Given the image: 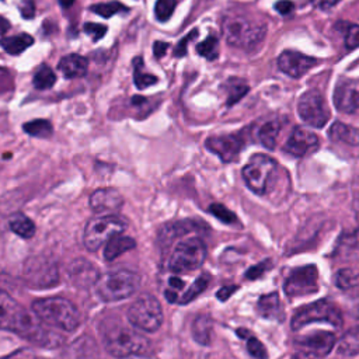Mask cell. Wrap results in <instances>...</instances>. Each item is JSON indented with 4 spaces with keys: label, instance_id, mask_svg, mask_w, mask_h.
<instances>
[{
    "label": "cell",
    "instance_id": "obj_43",
    "mask_svg": "<svg viewBox=\"0 0 359 359\" xmlns=\"http://www.w3.org/2000/svg\"><path fill=\"white\" fill-rule=\"evenodd\" d=\"M196 36H198V29H196V28L191 29V31L177 43V46L174 48V56H177V57L185 56V55H187V50H188V43H189V41L195 39Z\"/></svg>",
    "mask_w": 359,
    "mask_h": 359
},
{
    "label": "cell",
    "instance_id": "obj_33",
    "mask_svg": "<svg viewBox=\"0 0 359 359\" xmlns=\"http://www.w3.org/2000/svg\"><path fill=\"white\" fill-rule=\"evenodd\" d=\"M227 93V105H233L240 101L248 93V84L237 77H231L224 84Z\"/></svg>",
    "mask_w": 359,
    "mask_h": 359
},
{
    "label": "cell",
    "instance_id": "obj_37",
    "mask_svg": "<svg viewBox=\"0 0 359 359\" xmlns=\"http://www.w3.org/2000/svg\"><path fill=\"white\" fill-rule=\"evenodd\" d=\"M90 10L104 18H109L112 17L114 14H118V13H126L129 11V8L126 6H123L122 3L119 1H111V3H98V4H93L90 7Z\"/></svg>",
    "mask_w": 359,
    "mask_h": 359
},
{
    "label": "cell",
    "instance_id": "obj_18",
    "mask_svg": "<svg viewBox=\"0 0 359 359\" xmlns=\"http://www.w3.org/2000/svg\"><path fill=\"white\" fill-rule=\"evenodd\" d=\"M316 63L317 59L290 49L283 50L278 57V66L280 72L293 79H299L306 74Z\"/></svg>",
    "mask_w": 359,
    "mask_h": 359
},
{
    "label": "cell",
    "instance_id": "obj_7",
    "mask_svg": "<svg viewBox=\"0 0 359 359\" xmlns=\"http://www.w3.org/2000/svg\"><path fill=\"white\" fill-rule=\"evenodd\" d=\"M126 226V220L118 215L93 217L87 222L84 227L83 243L88 251H97L112 237L122 234Z\"/></svg>",
    "mask_w": 359,
    "mask_h": 359
},
{
    "label": "cell",
    "instance_id": "obj_42",
    "mask_svg": "<svg viewBox=\"0 0 359 359\" xmlns=\"http://www.w3.org/2000/svg\"><path fill=\"white\" fill-rule=\"evenodd\" d=\"M209 212L213 216H216L219 220L224 222V223H234V222H237V216L231 210H229L226 206H223L222 203H212L209 206Z\"/></svg>",
    "mask_w": 359,
    "mask_h": 359
},
{
    "label": "cell",
    "instance_id": "obj_51",
    "mask_svg": "<svg viewBox=\"0 0 359 359\" xmlns=\"http://www.w3.org/2000/svg\"><path fill=\"white\" fill-rule=\"evenodd\" d=\"M168 46H170V43H168V42L156 41V42H154V45H153V53H154V56H156L157 59L163 57V56L165 55V52H167Z\"/></svg>",
    "mask_w": 359,
    "mask_h": 359
},
{
    "label": "cell",
    "instance_id": "obj_1",
    "mask_svg": "<svg viewBox=\"0 0 359 359\" xmlns=\"http://www.w3.org/2000/svg\"><path fill=\"white\" fill-rule=\"evenodd\" d=\"M0 330L18 334L45 348H55L63 342V337L48 330V325L35 314L27 311L4 290H0Z\"/></svg>",
    "mask_w": 359,
    "mask_h": 359
},
{
    "label": "cell",
    "instance_id": "obj_15",
    "mask_svg": "<svg viewBox=\"0 0 359 359\" xmlns=\"http://www.w3.org/2000/svg\"><path fill=\"white\" fill-rule=\"evenodd\" d=\"M334 104L344 114L359 111V79H341L334 90Z\"/></svg>",
    "mask_w": 359,
    "mask_h": 359
},
{
    "label": "cell",
    "instance_id": "obj_36",
    "mask_svg": "<svg viewBox=\"0 0 359 359\" xmlns=\"http://www.w3.org/2000/svg\"><path fill=\"white\" fill-rule=\"evenodd\" d=\"M209 282H210V275H209V273H202V275H199V276L194 280V283L185 290V293L182 294L180 303H181V304H185V303H189V302H192L194 299H196V297L208 287Z\"/></svg>",
    "mask_w": 359,
    "mask_h": 359
},
{
    "label": "cell",
    "instance_id": "obj_35",
    "mask_svg": "<svg viewBox=\"0 0 359 359\" xmlns=\"http://www.w3.org/2000/svg\"><path fill=\"white\" fill-rule=\"evenodd\" d=\"M22 129L25 133L34 137H49L53 132L52 123L46 119H34V121L25 122L22 125Z\"/></svg>",
    "mask_w": 359,
    "mask_h": 359
},
{
    "label": "cell",
    "instance_id": "obj_56",
    "mask_svg": "<svg viewBox=\"0 0 359 359\" xmlns=\"http://www.w3.org/2000/svg\"><path fill=\"white\" fill-rule=\"evenodd\" d=\"M59 3H60L62 7L67 8V7H70V6L74 3V0H59Z\"/></svg>",
    "mask_w": 359,
    "mask_h": 359
},
{
    "label": "cell",
    "instance_id": "obj_54",
    "mask_svg": "<svg viewBox=\"0 0 359 359\" xmlns=\"http://www.w3.org/2000/svg\"><path fill=\"white\" fill-rule=\"evenodd\" d=\"M10 29V22L0 15V35L6 34Z\"/></svg>",
    "mask_w": 359,
    "mask_h": 359
},
{
    "label": "cell",
    "instance_id": "obj_14",
    "mask_svg": "<svg viewBox=\"0 0 359 359\" xmlns=\"http://www.w3.org/2000/svg\"><path fill=\"white\" fill-rule=\"evenodd\" d=\"M335 345V335L328 331H318L300 337L294 341V346L299 353L311 359H320L330 353Z\"/></svg>",
    "mask_w": 359,
    "mask_h": 359
},
{
    "label": "cell",
    "instance_id": "obj_11",
    "mask_svg": "<svg viewBox=\"0 0 359 359\" xmlns=\"http://www.w3.org/2000/svg\"><path fill=\"white\" fill-rule=\"evenodd\" d=\"M24 280L34 289L53 287L59 282L57 264L46 255H34L25 261Z\"/></svg>",
    "mask_w": 359,
    "mask_h": 359
},
{
    "label": "cell",
    "instance_id": "obj_55",
    "mask_svg": "<svg viewBox=\"0 0 359 359\" xmlns=\"http://www.w3.org/2000/svg\"><path fill=\"white\" fill-rule=\"evenodd\" d=\"M144 101H146L144 97H139V95H133V97H132V104H133V105H140V104H143Z\"/></svg>",
    "mask_w": 359,
    "mask_h": 359
},
{
    "label": "cell",
    "instance_id": "obj_27",
    "mask_svg": "<svg viewBox=\"0 0 359 359\" xmlns=\"http://www.w3.org/2000/svg\"><path fill=\"white\" fill-rule=\"evenodd\" d=\"M34 43V38L28 34H20L15 36H4L0 39L1 48L10 55H20Z\"/></svg>",
    "mask_w": 359,
    "mask_h": 359
},
{
    "label": "cell",
    "instance_id": "obj_20",
    "mask_svg": "<svg viewBox=\"0 0 359 359\" xmlns=\"http://www.w3.org/2000/svg\"><path fill=\"white\" fill-rule=\"evenodd\" d=\"M123 203V196L115 188H100L90 196V206L94 212H114Z\"/></svg>",
    "mask_w": 359,
    "mask_h": 359
},
{
    "label": "cell",
    "instance_id": "obj_5",
    "mask_svg": "<svg viewBox=\"0 0 359 359\" xmlns=\"http://www.w3.org/2000/svg\"><path fill=\"white\" fill-rule=\"evenodd\" d=\"M139 273L128 269L107 272L95 283L98 296L104 302H116L132 296L140 286Z\"/></svg>",
    "mask_w": 359,
    "mask_h": 359
},
{
    "label": "cell",
    "instance_id": "obj_17",
    "mask_svg": "<svg viewBox=\"0 0 359 359\" xmlns=\"http://www.w3.org/2000/svg\"><path fill=\"white\" fill-rule=\"evenodd\" d=\"M318 146L320 140L317 135L304 128L296 126L283 144V150L293 157H304L310 153H314Z\"/></svg>",
    "mask_w": 359,
    "mask_h": 359
},
{
    "label": "cell",
    "instance_id": "obj_39",
    "mask_svg": "<svg viewBox=\"0 0 359 359\" xmlns=\"http://www.w3.org/2000/svg\"><path fill=\"white\" fill-rule=\"evenodd\" d=\"M196 52L208 60H215L219 56V41L215 35H209L206 39L196 45Z\"/></svg>",
    "mask_w": 359,
    "mask_h": 359
},
{
    "label": "cell",
    "instance_id": "obj_3",
    "mask_svg": "<svg viewBox=\"0 0 359 359\" xmlns=\"http://www.w3.org/2000/svg\"><path fill=\"white\" fill-rule=\"evenodd\" d=\"M101 334L107 351L115 358L144 355L150 349V341L146 337L119 321L102 327Z\"/></svg>",
    "mask_w": 359,
    "mask_h": 359
},
{
    "label": "cell",
    "instance_id": "obj_40",
    "mask_svg": "<svg viewBox=\"0 0 359 359\" xmlns=\"http://www.w3.org/2000/svg\"><path fill=\"white\" fill-rule=\"evenodd\" d=\"M177 6V0H157L154 6L156 18L161 22H165L171 18Z\"/></svg>",
    "mask_w": 359,
    "mask_h": 359
},
{
    "label": "cell",
    "instance_id": "obj_24",
    "mask_svg": "<svg viewBox=\"0 0 359 359\" xmlns=\"http://www.w3.org/2000/svg\"><path fill=\"white\" fill-rule=\"evenodd\" d=\"M328 136L334 142H342L351 146L359 144V129L342 122H334L328 130Z\"/></svg>",
    "mask_w": 359,
    "mask_h": 359
},
{
    "label": "cell",
    "instance_id": "obj_45",
    "mask_svg": "<svg viewBox=\"0 0 359 359\" xmlns=\"http://www.w3.org/2000/svg\"><path fill=\"white\" fill-rule=\"evenodd\" d=\"M83 29H84V32L87 35L91 36L93 41H100L105 35V32H107V25L97 24V22H86Z\"/></svg>",
    "mask_w": 359,
    "mask_h": 359
},
{
    "label": "cell",
    "instance_id": "obj_12",
    "mask_svg": "<svg viewBox=\"0 0 359 359\" xmlns=\"http://www.w3.org/2000/svg\"><path fill=\"white\" fill-rule=\"evenodd\" d=\"M283 290L287 297H300L313 294L318 290V271L313 264L293 268L283 282Z\"/></svg>",
    "mask_w": 359,
    "mask_h": 359
},
{
    "label": "cell",
    "instance_id": "obj_22",
    "mask_svg": "<svg viewBox=\"0 0 359 359\" xmlns=\"http://www.w3.org/2000/svg\"><path fill=\"white\" fill-rule=\"evenodd\" d=\"M57 67L66 79H77V77H83L87 73L88 62L84 56L72 53V55L62 57L59 60Z\"/></svg>",
    "mask_w": 359,
    "mask_h": 359
},
{
    "label": "cell",
    "instance_id": "obj_29",
    "mask_svg": "<svg viewBox=\"0 0 359 359\" xmlns=\"http://www.w3.org/2000/svg\"><path fill=\"white\" fill-rule=\"evenodd\" d=\"M337 351L341 355H356L359 353V325L352 327L338 341Z\"/></svg>",
    "mask_w": 359,
    "mask_h": 359
},
{
    "label": "cell",
    "instance_id": "obj_26",
    "mask_svg": "<svg viewBox=\"0 0 359 359\" xmlns=\"http://www.w3.org/2000/svg\"><path fill=\"white\" fill-rule=\"evenodd\" d=\"M213 321L209 316L201 314L192 323V337L201 345H209L212 339Z\"/></svg>",
    "mask_w": 359,
    "mask_h": 359
},
{
    "label": "cell",
    "instance_id": "obj_4",
    "mask_svg": "<svg viewBox=\"0 0 359 359\" xmlns=\"http://www.w3.org/2000/svg\"><path fill=\"white\" fill-rule=\"evenodd\" d=\"M222 32L229 45L250 49L264 39L266 28L245 15L227 14L222 20Z\"/></svg>",
    "mask_w": 359,
    "mask_h": 359
},
{
    "label": "cell",
    "instance_id": "obj_44",
    "mask_svg": "<svg viewBox=\"0 0 359 359\" xmlns=\"http://www.w3.org/2000/svg\"><path fill=\"white\" fill-rule=\"evenodd\" d=\"M345 45L349 49L359 48V25L348 24L345 31Z\"/></svg>",
    "mask_w": 359,
    "mask_h": 359
},
{
    "label": "cell",
    "instance_id": "obj_21",
    "mask_svg": "<svg viewBox=\"0 0 359 359\" xmlns=\"http://www.w3.org/2000/svg\"><path fill=\"white\" fill-rule=\"evenodd\" d=\"M257 313L266 320L282 321L285 314L282 311V306L279 302V296L276 292L262 294L257 302Z\"/></svg>",
    "mask_w": 359,
    "mask_h": 359
},
{
    "label": "cell",
    "instance_id": "obj_2",
    "mask_svg": "<svg viewBox=\"0 0 359 359\" xmlns=\"http://www.w3.org/2000/svg\"><path fill=\"white\" fill-rule=\"evenodd\" d=\"M32 311L45 325L67 332L74 331L80 324L77 307L65 297L38 299L32 303Z\"/></svg>",
    "mask_w": 359,
    "mask_h": 359
},
{
    "label": "cell",
    "instance_id": "obj_13",
    "mask_svg": "<svg viewBox=\"0 0 359 359\" xmlns=\"http://www.w3.org/2000/svg\"><path fill=\"white\" fill-rule=\"evenodd\" d=\"M297 114L304 123L313 128H323L330 119L328 107L318 90H309L299 98Z\"/></svg>",
    "mask_w": 359,
    "mask_h": 359
},
{
    "label": "cell",
    "instance_id": "obj_31",
    "mask_svg": "<svg viewBox=\"0 0 359 359\" xmlns=\"http://www.w3.org/2000/svg\"><path fill=\"white\" fill-rule=\"evenodd\" d=\"M279 130H280V125L278 121L265 122L258 130V139H259L261 144L269 150L275 149Z\"/></svg>",
    "mask_w": 359,
    "mask_h": 359
},
{
    "label": "cell",
    "instance_id": "obj_23",
    "mask_svg": "<svg viewBox=\"0 0 359 359\" xmlns=\"http://www.w3.org/2000/svg\"><path fill=\"white\" fill-rule=\"evenodd\" d=\"M198 230V226L195 222L192 220H182V222H171L168 224H165L160 234H158V240L160 243L163 244H168L171 243L172 240L178 238V237H182L184 234H188V233H192V231H196Z\"/></svg>",
    "mask_w": 359,
    "mask_h": 359
},
{
    "label": "cell",
    "instance_id": "obj_49",
    "mask_svg": "<svg viewBox=\"0 0 359 359\" xmlns=\"http://www.w3.org/2000/svg\"><path fill=\"white\" fill-rule=\"evenodd\" d=\"M293 8H294V4L290 0H279L278 3H275V10L282 15L292 13Z\"/></svg>",
    "mask_w": 359,
    "mask_h": 359
},
{
    "label": "cell",
    "instance_id": "obj_38",
    "mask_svg": "<svg viewBox=\"0 0 359 359\" xmlns=\"http://www.w3.org/2000/svg\"><path fill=\"white\" fill-rule=\"evenodd\" d=\"M335 285L342 290L359 286V272H355L349 268L339 269L335 276Z\"/></svg>",
    "mask_w": 359,
    "mask_h": 359
},
{
    "label": "cell",
    "instance_id": "obj_52",
    "mask_svg": "<svg viewBox=\"0 0 359 359\" xmlns=\"http://www.w3.org/2000/svg\"><path fill=\"white\" fill-rule=\"evenodd\" d=\"M168 286H170V289H172V290H181V289L185 286V283H184V280H182L181 278H178V276H171V278L168 279Z\"/></svg>",
    "mask_w": 359,
    "mask_h": 359
},
{
    "label": "cell",
    "instance_id": "obj_28",
    "mask_svg": "<svg viewBox=\"0 0 359 359\" xmlns=\"http://www.w3.org/2000/svg\"><path fill=\"white\" fill-rule=\"evenodd\" d=\"M8 224H10V229L13 230V233L20 236L21 238H31L35 234L34 222L24 213H14L10 217Z\"/></svg>",
    "mask_w": 359,
    "mask_h": 359
},
{
    "label": "cell",
    "instance_id": "obj_47",
    "mask_svg": "<svg viewBox=\"0 0 359 359\" xmlns=\"http://www.w3.org/2000/svg\"><path fill=\"white\" fill-rule=\"evenodd\" d=\"M20 10H21V15L24 18H34L35 15V6H34V0H22V3L20 4Z\"/></svg>",
    "mask_w": 359,
    "mask_h": 359
},
{
    "label": "cell",
    "instance_id": "obj_57",
    "mask_svg": "<svg viewBox=\"0 0 359 359\" xmlns=\"http://www.w3.org/2000/svg\"><path fill=\"white\" fill-rule=\"evenodd\" d=\"M358 215H359V212H358Z\"/></svg>",
    "mask_w": 359,
    "mask_h": 359
},
{
    "label": "cell",
    "instance_id": "obj_30",
    "mask_svg": "<svg viewBox=\"0 0 359 359\" xmlns=\"http://www.w3.org/2000/svg\"><path fill=\"white\" fill-rule=\"evenodd\" d=\"M337 252L339 257H342L345 259H358L359 258V229L341 238Z\"/></svg>",
    "mask_w": 359,
    "mask_h": 359
},
{
    "label": "cell",
    "instance_id": "obj_32",
    "mask_svg": "<svg viewBox=\"0 0 359 359\" xmlns=\"http://www.w3.org/2000/svg\"><path fill=\"white\" fill-rule=\"evenodd\" d=\"M133 81L139 90L157 83V77L154 74L144 72V62L142 56H136L133 59Z\"/></svg>",
    "mask_w": 359,
    "mask_h": 359
},
{
    "label": "cell",
    "instance_id": "obj_50",
    "mask_svg": "<svg viewBox=\"0 0 359 359\" xmlns=\"http://www.w3.org/2000/svg\"><path fill=\"white\" fill-rule=\"evenodd\" d=\"M238 289V286L237 285H230V286H223V287H220L219 290H217V293H216V296H217V299L220 300V302H226L236 290Z\"/></svg>",
    "mask_w": 359,
    "mask_h": 359
},
{
    "label": "cell",
    "instance_id": "obj_8",
    "mask_svg": "<svg viewBox=\"0 0 359 359\" xmlns=\"http://www.w3.org/2000/svg\"><path fill=\"white\" fill-rule=\"evenodd\" d=\"M128 318L132 325L143 331H157L163 324V309L160 302L149 293H142L128 307Z\"/></svg>",
    "mask_w": 359,
    "mask_h": 359
},
{
    "label": "cell",
    "instance_id": "obj_46",
    "mask_svg": "<svg viewBox=\"0 0 359 359\" xmlns=\"http://www.w3.org/2000/svg\"><path fill=\"white\" fill-rule=\"evenodd\" d=\"M272 264L269 259H265L262 262H259L258 265H254L251 266L247 272H245V278L247 279H257V278H261L268 269H271Z\"/></svg>",
    "mask_w": 359,
    "mask_h": 359
},
{
    "label": "cell",
    "instance_id": "obj_53",
    "mask_svg": "<svg viewBox=\"0 0 359 359\" xmlns=\"http://www.w3.org/2000/svg\"><path fill=\"white\" fill-rule=\"evenodd\" d=\"M164 294H165V297H167V300L170 302V303H174V302H177V290H172V289H167L165 292H164Z\"/></svg>",
    "mask_w": 359,
    "mask_h": 359
},
{
    "label": "cell",
    "instance_id": "obj_16",
    "mask_svg": "<svg viewBox=\"0 0 359 359\" xmlns=\"http://www.w3.org/2000/svg\"><path fill=\"white\" fill-rule=\"evenodd\" d=\"M205 146L212 153L219 156L222 161L230 163L238 157L244 146V140L240 135H220V136L208 137L205 142Z\"/></svg>",
    "mask_w": 359,
    "mask_h": 359
},
{
    "label": "cell",
    "instance_id": "obj_9",
    "mask_svg": "<svg viewBox=\"0 0 359 359\" xmlns=\"http://www.w3.org/2000/svg\"><path fill=\"white\" fill-rule=\"evenodd\" d=\"M313 323H327L339 328L342 325V314L337 304L330 300L321 299L314 303L300 307L292 317L290 327L297 331Z\"/></svg>",
    "mask_w": 359,
    "mask_h": 359
},
{
    "label": "cell",
    "instance_id": "obj_25",
    "mask_svg": "<svg viewBox=\"0 0 359 359\" xmlns=\"http://www.w3.org/2000/svg\"><path fill=\"white\" fill-rule=\"evenodd\" d=\"M136 241L132 237H126V236H115L112 237L104 248V258L107 261H114L115 258L121 257L123 252L135 248Z\"/></svg>",
    "mask_w": 359,
    "mask_h": 359
},
{
    "label": "cell",
    "instance_id": "obj_10",
    "mask_svg": "<svg viewBox=\"0 0 359 359\" xmlns=\"http://www.w3.org/2000/svg\"><path fill=\"white\" fill-rule=\"evenodd\" d=\"M206 258V245L199 237H189L180 241L168 259V268L175 272H191L198 269Z\"/></svg>",
    "mask_w": 359,
    "mask_h": 359
},
{
    "label": "cell",
    "instance_id": "obj_6",
    "mask_svg": "<svg viewBox=\"0 0 359 359\" xmlns=\"http://www.w3.org/2000/svg\"><path fill=\"white\" fill-rule=\"evenodd\" d=\"M278 163L266 154H254L243 168L245 185L257 195H266L278 177Z\"/></svg>",
    "mask_w": 359,
    "mask_h": 359
},
{
    "label": "cell",
    "instance_id": "obj_34",
    "mask_svg": "<svg viewBox=\"0 0 359 359\" xmlns=\"http://www.w3.org/2000/svg\"><path fill=\"white\" fill-rule=\"evenodd\" d=\"M32 83L38 90H48L56 83V74L48 65H41L34 74Z\"/></svg>",
    "mask_w": 359,
    "mask_h": 359
},
{
    "label": "cell",
    "instance_id": "obj_41",
    "mask_svg": "<svg viewBox=\"0 0 359 359\" xmlns=\"http://www.w3.org/2000/svg\"><path fill=\"white\" fill-rule=\"evenodd\" d=\"M245 339H247V351L250 352V355L252 358H255V359H266V356H268L266 349H265L264 344L258 338H255L252 335H248Z\"/></svg>",
    "mask_w": 359,
    "mask_h": 359
},
{
    "label": "cell",
    "instance_id": "obj_19",
    "mask_svg": "<svg viewBox=\"0 0 359 359\" xmlns=\"http://www.w3.org/2000/svg\"><path fill=\"white\" fill-rule=\"evenodd\" d=\"M67 273H69L70 282L77 287H90L95 285L100 279V272L97 266H94L93 262L84 258L74 259L69 265Z\"/></svg>",
    "mask_w": 359,
    "mask_h": 359
},
{
    "label": "cell",
    "instance_id": "obj_48",
    "mask_svg": "<svg viewBox=\"0 0 359 359\" xmlns=\"http://www.w3.org/2000/svg\"><path fill=\"white\" fill-rule=\"evenodd\" d=\"M6 359H36V356L31 349L21 348V349L13 352L11 355H8Z\"/></svg>",
    "mask_w": 359,
    "mask_h": 359
}]
</instances>
